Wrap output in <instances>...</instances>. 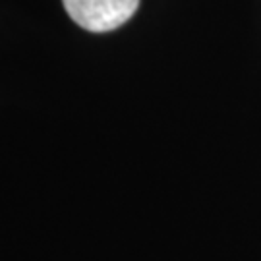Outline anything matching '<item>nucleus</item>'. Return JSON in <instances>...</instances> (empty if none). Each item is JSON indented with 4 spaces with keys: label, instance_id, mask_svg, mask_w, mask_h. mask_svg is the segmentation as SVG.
<instances>
[{
    "label": "nucleus",
    "instance_id": "1",
    "mask_svg": "<svg viewBox=\"0 0 261 261\" xmlns=\"http://www.w3.org/2000/svg\"><path fill=\"white\" fill-rule=\"evenodd\" d=\"M68 16L91 33H107L136 14L140 0H62Z\"/></svg>",
    "mask_w": 261,
    "mask_h": 261
}]
</instances>
